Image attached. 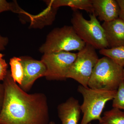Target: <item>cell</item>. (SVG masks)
Here are the masks:
<instances>
[{"instance_id": "6da1fadb", "label": "cell", "mask_w": 124, "mask_h": 124, "mask_svg": "<svg viewBox=\"0 0 124 124\" xmlns=\"http://www.w3.org/2000/svg\"><path fill=\"white\" fill-rule=\"evenodd\" d=\"M3 84L5 96L0 124H49L48 105L44 93H28L14 81L9 70Z\"/></svg>"}, {"instance_id": "7a4b0ae2", "label": "cell", "mask_w": 124, "mask_h": 124, "mask_svg": "<svg viewBox=\"0 0 124 124\" xmlns=\"http://www.w3.org/2000/svg\"><path fill=\"white\" fill-rule=\"evenodd\" d=\"M73 10L71 22L78 37L95 49L108 48L104 29L95 14H90L88 20L78 10Z\"/></svg>"}, {"instance_id": "3957f363", "label": "cell", "mask_w": 124, "mask_h": 124, "mask_svg": "<svg viewBox=\"0 0 124 124\" xmlns=\"http://www.w3.org/2000/svg\"><path fill=\"white\" fill-rule=\"evenodd\" d=\"M77 90L82 95L83 101L80 105L83 117L80 124H89L94 120L99 122L101 115L107 102L112 100L116 90L95 89L80 85Z\"/></svg>"}, {"instance_id": "277c9868", "label": "cell", "mask_w": 124, "mask_h": 124, "mask_svg": "<svg viewBox=\"0 0 124 124\" xmlns=\"http://www.w3.org/2000/svg\"><path fill=\"white\" fill-rule=\"evenodd\" d=\"M124 80V67L107 57L99 59L93 69L88 87L95 89L116 90Z\"/></svg>"}, {"instance_id": "5b68a950", "label": "cell", "mask_w": 124, "mask_h": 124, "mask_svg": "<svg viewBox=\"0 0 124 124\" xmlns=\"http://www.w3.org/2000/svg\"><path fill=\"white\" fill-rule=\"evenodd\" d=\"M86 44L78 37L72 26H64L52 30L39 49L44 54L56 52L79 51Z\"/></svg>"}, {"instance_id": "8992f818", "label": "cell", "mask_w": 124, "mask_h": 124, "mask_svg": "<svg viewBox=\"0 0 124 124\" xmlns=\"http://www.w3.org/2000/svg\"><path fill=\"white\" fill-rule=\"evenodd\" d=\"M99 59L96 49L90 45L86 44L77 54L75 60L67 74V79H73L81 85L88 87L93 69Z\"/></svg>"}, {"instance_id": "52a82bcc", "label": "cell", "mask_w": 124, "mask_h": 124, "mask_svg": "<svg viewBox=\"0 0 124 124\" xmlns=\"http://www.w3.org/2000/svg\"><path fill=\"white\" fill-rule=\"evenodd\" d=\"M77 54L70 52H56L44 54L41 61L46 67L45 77L48 80H65L70 67Z\"/></svg>"}, {"instance_id": "ba28073f", "label": "cell", "mask_w": 124, "mask_h": 124, "mask_svg": "<svg viewBox=\"0 0 124 124\" xmlns=\"http://www.w3.org/2000/svg\"><path fill=\"white\" fill-rule=\"evenodd\" d=\"M20 58L23 69V76L22 84L19 86L25 92H28L37 79L45 77L46 67L41 60L27 57Z\"/></svg>"}, {"instance_id": "9c48e42d", "label": "cell", "mask_w": 124, "mask_h": 124, "mask_svg": "<svg viewBox=\"0 0 124 124\" xmlns=\"http://www.w3.org/2000/svg\"><path fill=\"white\" fill-rule=\"evenodd\" d=\"M58 116L62 124H78L81 112L79 101L70 97L58 105Z\"/></svg>"}, {"instance_id": "30bf717a", "label": "cell", "mask_w": 124, "mask_h": 124, "mask_svg": "<svg viewBox=\"0 0 124 124\" xmlns=\"http://www.w3.org/2000/svg\"><path fill=\"white\" fill-rule=\"evenodd\" d=\"M104 29L108 48L124 46V21L118 18L110 22H103Z\"/></svg>"}, {"instance_id": "8fae6325", "label": "cell", "mask_w": 124, "mask_h": 124, "mask_svg": "<svg viewBox=\"0 0 124 124\" xmlns=\"http://www.w3.org/2000/svg\"><path fill=\"white\" fill-rule=\"evenodd\" d=\"M94 14L100 21L110 22L119 18L120 9L116 0H92Z\"/></svg>"}, {"instance_id": "7c38bea8", "label": "cell", "mask_w": 124, "mask_h": 124, "mask_svg": "<svg viewBox=\"0 0 124 124\" xmlns=\"http://www.w3.org/2000/svg\"><path fill=\"white\" fill-rule=\"evenodd\" d=\"M47 5L55 8L62 6H68L73 10H84L90 14L94 13L92 0H51L44 1Z\"/></svg>"}, {"instance_id": "4fadbf2b", "label": "cell", "mask_w": 124, "mask_h": 124, "mask_svg": "<svg viewBox=\"0 0 124 124\" xmlns=\"http://www.w3.org/2000/svg\"><path fill=\"white\" fill-rule=\"evenodd\" d=\"M37 15H31L29 18L31 20L30 27L31 28H42L46 26L51 24L55 20L58 8L50 6Z\"/></svg>"}, {"instance_id": "5bb4252c", "label": "cell", "mask_w": 124, "mask_h": 124, "mask_svg": "<svg viewBox=\"0 0 124 124\" xmlns=\"http://www.w3.org/2000/svg\"><path fill=\"white\" fill-rule=\"evenodd\" d=\"M99 123V124H124V111L113 108L104 112Z\"/></svg>"}, {"instance_id": "9a60e30c", "label": "cell", "mask_w": 124, "mask_h": 124, "mask_svg": "<svg viewBox=\"0 0 124 124\" xmlns=\"http://www.w3.org/2000/svg\"><path fill=\"white\" fill-rule=\"evenodd\" d=\"M99 54L110 59L121 66L124 67V46L100 50Z\"/></svg>"}, {"instance_id": "2e32d148", "label": "cell", "mask_w": 124, "mask_h": 124, "mask_svg": "<svg viewBox=\"0 0 124 124\" xmlns=\"http://www.w3.org/2000/svg\"><path fill=\"white\" fill-rule=\"evenodd\" d=\"M11 75L16 83L20 85L22 84L23 76V69L20 57H14L10 59Z\"/></svg>"}, {"instance_id": "e0dca14e", "label": "cell", "mask_w": 124, "mask_h": 124, "mask_svg": "<svg viewBox=\"0 0 124 124\" xmlns=\"http://www.w3.org/2000/svg\"><path fill=\"white\" fill-rule=\"evenodd\" d=\"M5 11H11L16 13L23 14L28 17L30 14L19 7L16 1L8 2L6 0H0V13Z\"/></svg>"}, {"instance_id": "ac0fdd59", "label": "cell", "mask_w": 124, "mask_h": 124, "mask_svg": "<svg viewBox=\"0 0 124 124\" xmlns=\"http://www.w3.org/2000/svg\"><path fill=\"white\" fill-rule=\"evenodd\" d=\"M112 101L113 108L120 109L124 111V82L120 84L116 90V93Z\"/></svg>"}, {"instance_id": "d6986e66", "label": "cell", "mask_w": 124, "mask_h": 124, "mask_svg": "<svg viewBox=\"0 0 124 124\" xmlns=\"http://www.w3.org/2000/svg\"><path fill=\"white\" fill-rule=\"evenodd\" d=\"M4 54L0 53V81H3L8 72V66L4 59Z\"/></svg>"}, {"instance_id": "ffe728a7", "label": "cell", "mask_w": 124, "mask_h": 124, "mask_svg": "<svg viewBox=\"0 0 124 124\" xmlns=\"http://www.w3.org/2000/svg\"><path fill=\"white\" fill-rule=\"evenodd\" d=\"M9 41L8 37L2 36L0 34V51L5 49L6 47L8 44Z\"/></svg>"}, {"instance_id": "44dd1931", "label": "cell", "mask_w": 124, "mask_h": 124, "mask_svg": "<svg viewBox=\"0 0 124 124\" xmlns=\"http://www.w3.org/2000/svg\"><path fill=\"white\" fill-rule=\"evenodd\" d=\"M119 7V18L124 21V0H116Z\"/></svg>"}, {"instance_id": "7402d4cb", "label": "cell", "mask_w": 124, "mask_h": 124, "mask_svg": "<svg viewBox=\"0 0 124 124\" xmlns=\"http://www.w3.org/2000/svg\"><path fill=\"white\" fill-rule=\"evenodd\" d=\"M5 87L3 83L0 82V111L2 108L5 96Z\"/></svg>"}, {"instance_id": "603a6c76", "label": "cell", "mask_w": 124, "mask_h": 124, "mask_svg": "<svg viewBox=\"0 0 124 124\" xmlns=\"http://www.w3.org/2000/svg\"><path fill=\"white\" fill-rule=\"evenodd\" d=\"M56 124L55 122H54V121H50V122H49V124Z\"/></svg>"}, {"instance_id": "cb8c5ba5", "label": "cell", "mask_w": 124, "mask_h": 124, "mask_svg": "<svg viewBox=\"0 0 124 124\" xmlns=\"http://www.w3.org/2000/svg\"></svg>"}]
</instances>
